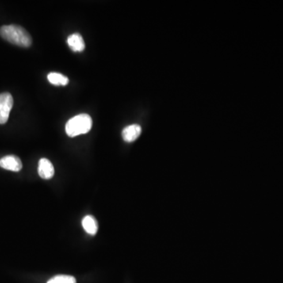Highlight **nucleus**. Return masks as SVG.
<instances>
[{
  "label": "nucleus",
  "instance_id": "nucleus-4",
  "mask_svg": "<svg viewBox=\"0 0 283 283\" xmlns=\"http://www.w3.org/2000/svg\"><path fill=\"white\" fill-rule=\"evenodd\" d=\"M0 167L12 172H19L22 169V163L17 156L8 155L0 159Z\"/></svg>",
  "mask_w": 283,
  "mask_h": 283
},
{
  "label": "nucleus",
  "instance_id": "nucleus-7",
  "mask_svg": "<svg viewBox=\"0 0 283 283\" xmlns=\"http://www.w3.org/2000/svg\"><path fill=\"white\" fill-rule=\"evenodd\" d=\"M68 44L70 46L72 51L75 52H81L85 48V40L83 39L81 35L78 33H74L70 35L68 37Z\"/></svg>",
  "mask_w": 283,
  "mask_h": 283
},
{
  "label": "nucleus",
  "instance_id": "nucleus-1",
  "mask_svg": "<svg viewBox=\"0 0 283 283\" xmlns=\"http://www.w3.org/2000/svg\"><path fill=\"white\" fill-rule=\"evenodd\" d=\"M2 39L19 47H28L32 44V37L22 27L16 24L4 25L0 28Z\"/></svg>",
  "mask_w": 283,
  "mask_h": 283
},
{
  "label": "nucleus",
  "instance_id": "nucleus-6",
  "mask_svg": "<svg viewBox=\"0 0 283 283\" xmlns=\"http://www.w3.org/2000/svg\"><path fill=\"white\" fill-rule=\"evenodd\" d=\"M142 128L139 124H131L122 131V137L127 143H132L139 137Z\"/></svg>",
  "mask_w": 283,
  "mask_h": 283
},
{
  "label": "nucleus",
  "instance_id": "nucleus-10",
  "mask_svg": "<svg viewBox=\"0 0 283 283\" xmlns=\"http://www.w3.org/2000/svg\"><path fill=\"white\" fill-rule=\"evenodd\" d=\"M47 283H77V281L73 276L62 275L53 277Z\"/></svg>",
  "mask_w": 283,
  "mask_h": 283
},
{
  "label": "nucleus",
  "instance_id": "nucleus-5",
  "mask_svg": "<svg viewBox=\"0 0 283 283\" xmlns=\"http://www.w3.org/2000/svg\"><path fill=\"white\" fill-rule=\"evenodd\" d=\"M38 173H39V176L43 180H50L55 175V169H54L52 163L49 160L42 158L39 162Z\"/></svg>",
  "mask_w": 283,
  "mask_h": 283
},
{
  "label": "nucleus",
  "instance_id": "nucleus-3",
  "mask_svg": "<svg viewBox=\"0 0 283 283\" xmlns=\"http://www.w3.org/2000/svg\"><path fill=\"white\" fill-rule=\"evenodd\" d=\"M13 99L8 92L0 94V124H6L13 107Z\"/></svg>",
  "mask_w": 283,
  "mask_h": 283
},
{
  "label": "nucleus",
  "instance_id": "nucleus-2",
  "mask_svg": "<svg viewBox=\"0 0 283 283\" xmlns=\"http://www.w3.org/2000/svg\"><path fill=\"white\" fill-rule=\"evenodd\" d=\"M92 127V119L89 114L77 115L73 116L66 123V132L70 137L86 134L90 131Z\"/></svg>",
  "mask_w": 283,
  "mask_h": 283
},
{
  "label": "nucleus",
  "instance_id": "nucleus-9",
  "mask_svg": "<svg viewBox=\"0 0 283 283\" xmlns=\"http://www.w3.org/2000/svg\"><path fill=\"white\" fill-rule=\"evenodd\" d=\"M47 79H48L49 82L52 85H56V86H59V85L66 86L70 81L69 78L66 76L62 75L61 73H49L48 76H47Z\"/></svg>",
  "mask_w": 283,
  "mask_h": 283
},
{
  "label": "nucleus",
  "instance_id": "nucleus-8",
  "mask_svg": "<svg viewBox=\"0 0 283 283\" xmlns=\"http://www.w3.org/2000/svg\"><path fill=\"white\" fill-rule=\"evenodd\" d=\"M82 226L89 235H94L97 231V223L95 218L92 216H85L82 220Z\"/></svg>",
  "mask_w": 283,
  "mask_h": 283
}]
</instances>
